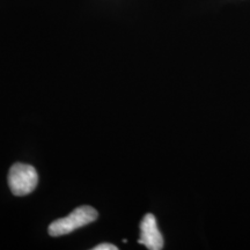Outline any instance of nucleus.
<instances>
[{"label": "nucleus", "mask_w": 250, "mask_h": 250, "mask_svg": "<svg viewBox=\"0 0 250 250\" xmlns=\"http://www.w3.org/2000/svg\"><path fill=\"white\" fill-rule=\"evenodd\" d=\"M99 217L98 211L92 206H80L68 214L67 217L61 218L56 220L49 226V234L51 236H62L73 232L95 221Z\"/></svg>", "instance_id": "f257e3e1"}, {"label": "nucleus", "mask_w": 250, "mask_h": 250, "mask_svg": "<svg viewBox=\"0 0 250 250\" xmlns=\"http://www.w3.org/2000/svg\"><path fill=\"white\" fill-rule=\"evenodd\" d=\"M39 175L33 166L14 164L8 173V186L14 196H26L35 190Z\"/></svg>", "instance_id": "f03ea898"}, {"label": "nucleus", "mask_w": 250, "mask_h": 250, "mask_svg": "<svg viewBox=\"0 0 250 250\" xmlns=\"http://www.w3.org/2000/svg\"><path fill=\"white\" fill-rule=\"evenodd\" d=\"M138 242L149 250H160L164 248V236L159 230L155 217L151 213L145 214L143 218Z\"/></svg>", "instance_id": "7ed1b4c3"}, {"label": "nucleus", "mask_w": 250, "mask_h": 250, "mask_svg": "<svg viewBox=\"0 0 250 250\" xmlns=\"http://www.w3.org/2000/svg\"><path fill=\"white\" fill-rule=\"evenodd\" d=\"M93 250H118V247L111 245V243H101V245L94 247Z\"/></svg>", "instance_id": "20e7f679"}]
</instances>
